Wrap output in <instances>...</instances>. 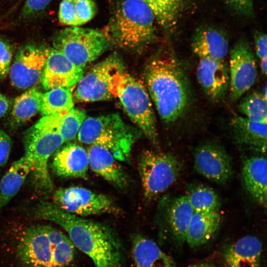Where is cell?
I'll return each instance as SVG.
<instances>
[{"mask_svg":"<svg viewBox=\"0 0 267 267\" xmlns=\"http://www.w3.org/2000/svg\"><path fill=\"white\" fill-rule=\"evenodd\" d=\"M34 213L63 228L75 247L87 255L95 267H124L120 240L108 226L67 212L46 201L38 203Z\"/></svg>","mask_w":267,"mask_h":267,"instance_id":"obj_1","label":"cell"},{"mask_svg":"<svg viewBox=\"0 0 267 267\" xmlns=\"http://www.w3.org/2000/svg\"><path fill=\"white\" fill-rule=\"evenodd\" d=\"M146 89L161 119L173 124L181 119L190 105L191 88L180 60L171 51L162 50L144 69Z\"/></svg>","mask_w":267,"mask_h":267,"instance_id":"obj_2","label":"cell"},{"mask_svg":"<svg viewBox=\"0 0 267 267\" xmlns=\"http://www.w3.org/2000/svg\"><path fill=\"white\" fill-rule=\"evenodd\" d=\"M76 247L60 230L48 225L27 228L19 240L16 254L24 267H67Z\"/></svg>","mask_w":267,"mask_h":267,"instance_id":"obj_3","label":"cell"},{"mask_svg":"<svg viewBox=\"0 0 267 267\" xmlns=\"http://www.w3.org/2000/svg\"><path fill=\"white\" fill-rule=\"evenodd\" d=\"M156 22L152 9L141 0H122L113 12L104 32L111 44L137 51L155 40Z\"/></svg>","mask_w":267,"mask_h":267,"instance_id":"obj_4","label":"cell"},{"mask_svg":"<svg viewBox=\"0 0 267 267\" xmlns=\"http://www.w3.org/2000/svg\"><path fill=\"white\" fill-rule=\"evenodd\" d=\"M80 142L110 151L119 161L129 162L137 134L116 113L86 118L78 134Z\"/></svg>","mask_w":267,"mask_h":267,"instance_id":"obj_5","label":"cell"},{"mask_svg":"<svg viewBox=\"0 0 267 267\" xmlns=\"http://www.w3.org/2000/svg\"><path fill=\"white\" fill-rule=\"evenodd\" d=\"M115 97L145 136L154 145L158 144V133L152 101L145 86L124 69L116 76Z\"/></svg>","mask_w":267,"mask_h":267,"instance_id":"obj_6","label":"cell"},{"mask_svg":"<svg viewBox=\"0 0 267 267\" xmlns=\"http://www.w3.org/2000/svg\"><path fill=\"white\" fill-rule=\"evenodd\" d=\"M110 44L104 32L80 26L61 30L53 39V47L82 69L105 52Z\"/></svg>","mask_w":267,"mask_h":267,"instance_id":"obj_7","label":"cell"},{"mask_svg":"<svg viewBox=\"0 0 267 267\" xmlns=\"http://www.w3.org/2000/svg\"><path fill=\"white\" fill-rule=\"evenodd\" d=\"M65 142L56 131L35 125L26 132L24 136L25 153L31 160V173L34 184L43 194H48L53 189L48 169L49 158Z\"/></svg>","mask_w":267,"mask_h":267,"instance_id":"obj_8","label":"cell"},{"mask_svg":"<svg viewBox=\"0 0 267 267\" xmlns=\"http://www.w3.org/2000/svg\"><path fill=\"white\" fill-rule=\"evenodd\" d=\"M182 165L174 155L146 150L140 155L138 171L143 195L150 201L165 192L179 177Z\"/></svg>","mask_w":267,"mask_h":267,"instance_id":"obj_9","label":"cell"},{"mask_svg":"<svg viewBox=\"0 0 267 267\" xmlns=\"http://www.w3.org/2000/svg\"><path fill=\"white\" fill-rule=\"evenodd\" d=\"M124 69L122 60L115 54L99 62L76 84L73 98L78 102H92L115 97V79Z\"/></svg>","mask_w":267,"mask_h":267,"instance_id":"obj_10","label":"cell"},{"mask_svg":"<svg viewBox=\"0 0 267 267\" xmlns=\"http://www.w3.org/2000/svg\"><path fill=\"white\" fill-rule=\"evenodd\" d=\"M53 201L62 210L82 217L120 213V209L108 196L82 186L58 189L54 194Z\"/></svg>","mask_w":267,"mask_h":267,"instance_id":"obj_11","label":"cell"},{"mask_svg":"<svg viewBox=\"0 0 267 267\" xmlns=\"http://www.w3.org/2000/svg\"><path fill=\"white\" fill-rule=\"evenodd\" d=\"M229 62L230 99H240L254 84L257 75V64L249 41L238 40L230 50Z\"/></svg>","mask_w":267,"mask_h":267,"instance_id":"obj_12","label":"cell"},{"mask_svg":"<svg viewBox=\"0 0 267 267\" xmlns=\"http://www.w3.org/2000/svg\"><path fill=\"white\" fill-rule=\"evenodd\" d=\"M48 53V48L35 45H26L21 48L8 73L12 85L26 89L41 82Z\"/></svg>","mask_w":267,"mask_h":267,"instance_id":"obj_13","label":"cell"},{"mask_svg":"<svg viewBox=\"0 0 267 267\" xmlns=\"http://www.w3.org/2000/svg\"><path fill=\"white\" fill-rule=\"evenodd\" d=\"M194 169L199 174L219 184H225L233 174L231 158L215 142L200 144L194 151Z\"/></svg>","mask_w":267,"mask_h":267,"instance_id":"obj_14","label":"cell"},{"mask_svg":"<svg viewBox=\"0 0 267 267\" xmlns=\"http://www.w3.org/2000/svg\"><path fill=\"white\" fill-rule=\"evenodd\" d=\"M83 75V69L75 65L54 47L48 48V56L41 80L45 89L71 88Z\"/></svg>","mask_w":267,"mask_h":267,"instance_id":"obj_15","label":"cell"},{"mask_svg":"<svg viewBox=\"0 0 267 267\" xmlns=\"http://www.w3.org/2000/svg\"><path fill=\"white\" fill-rule=\"evenodd\" d=\"M198 81L207 96L218 102L229 89V70L224 60L199 58L196 70Z\"/></svg>","mask_w":267,"mask_h":267,"instance_id":"obj_16","label":"cell"},{"mask_svg":"<svg viewBox=\"0 0 267 267\" xmlns=\"http://www.w3.org/2000/svg\"><path fill=\"white\" fill-rule=\"evenodd\" d=\"M89 160L87 151L77 143H68L55 153L51 162L54 173L60 177L86 178Z\"/></svg>","mask_w":267,"mask_h":267,"instance_id":"obj_17","label":"cell"},{"mask_svg":"<svg viewBox=\"0 0 267 267\" xmlns=\"http://www.w3.org/2000/svg\"><path fill=\"white\" fill-rule=\"evenodd\" d=\"M87 153L89 167L92 171L117 188L123 189L128 186L127 175L110 151L99 145H90Z\"/></svg>","mask_w":267,"mask_h":267,"instance_id":"obj_18","label":"cell"},{"mask_svg":"<svg viewBox=\"0 0 267 267\" xmlns=\"http://www.w3.org/2000/svg\"><path fill=\"white\" fill-rule=\"evenodd\" d=\"M262 253L261 240L249 235L226 245L222 255L226 267H261Z\"/></svg>","mask_w":267,"mask_h":267,"instance_id":"obj_19","label":"cell"},{"mask_svg":"<svg viewBox=\"0 0 267 267\" xmlns=\"http://www.w3.org/2000/svg\"><path fill=\"white\" fill-rule=\"evenodd\" d=\"M242 179L248 193L260 206L266 208L267 201V161L266 157L253 155L245 158L242 166Z\"/></svg>","mask_w":267,"mask_h":267,"instance_id":"obj_20","label":"cell"},{"mask_svg":"<svg viewBox=\"0 0 267 267\" xmlns=\"http://www.w3.org/2000/svg\"><path fill=\"white\" fill-rule=\"evenodd\" d=\"M228 41L218 30L210 27L198 28L191 42L193 52L199 58L224 60L228 51Z\"/></svg>","mask_w":267,"mask_h":267,"instance_id":"obj_21","label":"cell"},{"mask_svg":"<svg viewBox=\"0 0 267 267\" xmlns=\"http://www.w3.org/2000/svg\"><path fill=\"white\" fill-rule=\"evenodd\" d=\"M230 127L235 141L262 154L267 151V122L252 121L242 116H233Z\"/></svg>","mask_w":267,"mask_h":267,"instance_id":"obj_22","label":"cell"},{"mask_svg":"<svg viewBox=\"0 0 267 267\" xmlns=\"http://www.w3.org/2000/svg\"><path fill=\"white\" fill-rule=\"evenodd\" d=\"M132 255L134 267H176L172 257L153 240L140 234L133 238Z\"/></svg>","mask_w":267,"mask_h":267,"instance_id":"obj_23","label":"cell"},{"mask_svg":"<svg viewBox=\"0 0 267 267\" xmlns=\"http://www.w3.org/2000/svg\"><path fill=\"white\" fill-rule=\"evenodd\" d=\"M221 222L219 211L194 212L187 229L185 242L191 248L207 243L219 230Z\"/></svg>","mask_w":267,"mask_h":267,"instance_id":"obj_24","label":"cell"},{"mask_svg":"<svg viewBox=\"0 0 267 267\" xmlns=\"http://www.w3.org/2000/svg\"><path fill=\"white\" fill-rule=\"evenodd\" d=\"M86 118L84 111L73 108L67 112L43 116L35 125L56 131L68 142L76 137Z\"/></svg>","mask_w":267,"mask_h":267,"instance_id":"obj_25","label":"cell"},{"mask_svg":"<svg viewBox=\"0 0 267 267\" xmlns=\"http://www.w3.org/2000/svg\"><path fill=\"white\" fill-rule=\"evenodd\" d=\"M32 167V161L26 154L12 164L0 180V210L19 191Z\"/></svg>","mask_w":267,"mask_h":267,"instance_id":"obj_26","label":"cell"},{"mask_svg":"<svg viewBox=\"0 0 267 267\" xmlns=\"http://www.w3.org/2000/svg\"><path fill=\"white\" fill-rule=\"evenodd\" d=\"M194 213L186 195L175 198L169 207L168 223L173 238L179 246L185 242L187 229Z\"/></svg>","mask_w":267,"mask_h":267,"instance_id":"obj_27","label":"cell"},{"mask_svg":"<svg viewBox=\"0 0 267 267\" xmlns=\"http://www.w3.org/2000/svg\"><path fill=\"white\" fill-rule=\"evenodd\" d=\"M97 10L94 0H62L59 5L58 19L64 25L80 26L93 19Z\"/></svg>","mask_w":267,"mask_h":267,"instance_id":"obj_28","label":"cell"},{"mask_svg":"<svg viewBox=\"0 0 267 267\" xmlns=\"http://www.w3.org/2000/svg\"><path fill=\"white\" fill-rule=\"evenodd\" d=\"M141 0L152 9L157 22L168 32L176 28L186 2V0Z\"/></svg>","mask_w":267,"mask_h":267,"instance_id":"obj_29","label":"cell"},{"mask_svg":"<svg viewBox=\"0 0 267 267\" xmlns=\"http://www.w3.org/2000/svg\"><path fill=\"white\" fill-rule=\"evenodd\" d=\"M73 108L71 88H57L42 93L39 112L43 117L67 112Z\"/></svg>","mask_w":267,"mask_h":267,"instance_id":"obj_30","label":"cell"},{"mask_svg":"<svg viewBox=\"0 0 267 267\" xmlns=\"http://www.w3.org/2000/svg\"><path fill=\"white\" fill-rule=\"evenodd\" d=\"M42 93L34 88L17 97L11 111V120L14 124L21 125L39 112Z\"/></svg>","mask_w":267,"mask_h":267,"instance_id":"obj_31","label":"cell"},{"mask_svg":"<svg viewBox=\"0 0 267 267\" xmlns=\"http://www.w3.org/2000/svg\"><path fill=\"white\" fill-rule=\"evenodd\" d=\"M185 195L194 212L219 211L221 206L220 198L208 186L202 184L191 185Z\"/></svg>","mask_w":267,"mask_h":267,"instance_id":"obj_32","label":"cell"},{"mask_svg":"<svg viewBox=\"0 0 267 267\" xmlns=\"http://www.w3.org/2000/svg\"><path fill=\"white\" fill-rule=\"evenodd\" d=\"M239 112L253 121L267 122V96L263 92L253 91L242 97L238 105Z\"/></svg>","mask_w":267,"mask_h":267,"instance_id":"obj_33","label":"cell"},{"mask_svg":"<svg viewBox=\"0 0 267 267\" xmlns=\"http://www.w3.org/2000/svg\"><path fill=\"white\" fill-rule=\"evenodd\" d=\"M12 49L10 45L0 39V79L5 78L9 73L12 59Z\"/></svg>","mask_w":267,"mask_h":267,"instance_id":"obj_34","label":"cell"},{"mask_svg":"<svg viewBox=\"0 0 267 267\" xmlns=\"http://www.w3.org/2000/svg\"><path fill=\"white\" fill-rule=\"evenodd\" d=\"M52 0H26L21 11V16L29 18L43 12Z\"/></svg>","mask_w":267,"mask_h":267,"instance_id":"obj_35","label":"cell"},{"mask_svg":"<svg viewBox=\"0 0 267 267\" xmlns=\"http://www.w3.org/2000/svg\"><path fill=\"white\" fill-rule=\"evenodd\" d=\"M233 11L243 16H251L254 13L255 0H223Z\"/></svg>","mask_w":267,"mask_h":267,"instance_id":"obj_36","label":"cell"},{"mask_svg":"<svg viewBox=\"0 0 267 267\" xmlns=\"http://www.w3.org/2000/svg\"><path fill=\"white\" fill-rule=\"evenodd\" d=\"M10 136L0 128V170L6 164L11 149Z\"/></svg>","mask_w":267,"mask_h":267,"instance_id":"obj_37","label":"cell"},{"mask_svg":"<svg viewBox=\"0 0 267 267\" xmlns=\"http://www.w3.org/2000/svg\"><path fill=\"white\" fill-rule=\"evenodd\" d=\"M256 53L260 59L267 57V35L262 32H258L255 35Z\"/></svg>","mask_w":267,"mask_h":267,"instance_id":"obj_38","label":"cell"},{"mask_svg":"<svg viewBox=\"0 0 267 267\" xmlns=\"http://www.w3.org/2000/svg\"><path fill=\"white\" fill-rule=\"evenodd\" d=\"M9 108V102L7 99L0 92V118L7 112Z\"/></svg>","mask_w":267,"mask_h":267,"instance_id":"obj_39","label":"cell"},{"mask_svg":"<svg viewBox=\"0 0 267 267\" xmlns=\"http://www.w3.org/2000/svg\"><path fill=\"white\" fill-rule=\"evenodd\" d=\"M188 267H217L214 263L209 261H201L191 265Z\"/></svg>","mask_w":267,"mask_h":267,"instance_id":"obj_40","label":"cell"},{"mask_svg":"<svg viewBox=\"0 0 267 267\" xmlns=\"http://www.w3.org/2000/svg\"><path fill=\"white\" fill-rule=\"evenodd\" d=\"M260 65L262 73L266 76L267 71V57L260 59Z\"/></svg>","mask_w":267,"mask_h":267,"instance_id":"obj_41","label":"cell"}]
</instances>
